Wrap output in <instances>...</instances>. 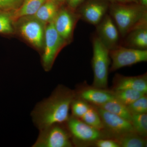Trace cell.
<instances>
[{
  "label": "cell",
  "mask_w": 147,
  "mask_h": 147,
  "mask_svg": "<svg viewBox=\"0 0 147 147\" xmlns=\"http://www.w3.org/2000/svg\"><path fill=\"white\" fill-rule=\"evenodd\" d=\"M76 92L59 85L49 97L38 102L31 113L33 122L40 130L51 125L66 123L69 119Z\"/></svg>",
  "instance_id": "obj_1"
},
{
  "label": "cell",
  "mask_w": 147,
  "mask_h": 147,
  "mask_svg": "<svg viewBox=\"0 0 147 147\" xmlns=\"http://www.w3.org/2000/svg\"><path fill=\"white\" fill-rule=\"evenodd\" d=\"M119 3L112 6L110 14L122 36H125L136 28L147 26V8L139 4L126 5Z\"/></svg>",
  "instance_id": "obj_2"
},
{
  "label": "cell",
  "mask_w": 147,
  "mask_h": 147,
  "mask_svg": "<svg viewBox=\"0 0 147 147\" xmlns=\"http://www.w3.org/2000/svg\"><path fill=\"white\" fill-rule=\"evenodd\" d=\"M110 63L109 50L97 36L93 40L92 66L94 73L93 86L106 89L108 88V71Z\"/></svg>",
  "instance_id": "obj_3"
},
{
  "label": "cell",
  "mask_w": 147,
  "mask_h": 147,
  "mask_svg": "<svg viewBox=\"0 0 147 147\" xmlns=\"http://www.w3.org/2000/svg\"><path fill=\"white\" fill-rule=\"evenodd\" d=\"M44 43L42 64L45 70L49 71L60 51L67 43L56 30L53 21L47 24L45 26Z\"/></svg>",
  "instance_id": "obj_4"
},
{
  "label": "cell",
  "mask_w": 147,
  "mask_h": 147,
  "mask_svg": "<svg viewBox=\"0 0 147 147\" xmlns=\"http://www.w3.org/2000/svg\"><path fill=\"white\" fill-rule=\"evenodd\" d=\"M61 124H55L39 130L33 147H71L72 142L68 131Z\"/></svg>",
  "instance_id": "obj_5"
},
{
  "label": "cell",
  "mask_w": 147,
  "mask_h": 147,
  "mask_svg": "<svg viewBox=\"0 0 147 147\" xmlns=\"http://www.w3.org/2000/svg\"><path fill=\"white\" fill-rule=\"evenodd\" d=\"M16 21L18 32L24 39L37 49L42 48L46 24L32 16L21 17Z\"/></svg>",
  "instance_id": "obj_6"
},
{
  "label": "cell",
  "mask_w": 147,
  "mask_h": 147,
  "mask_svg": "<svg viewBox=\"0 0 147 147\" xmlns=\"http://www.w3.org/2000/svg\"><path fill=\"white\" fill-rule=\"evenodd\" d=\"M109 53L112 61L111 71L147 61V50L117 46L109 50Z\"/></svg>",
  "instance_id": "obj_7"
},
{
  "label": "cell",
  "mask_w": 147,
  "mask_h": 147,
  "mask_svg": "<svg viewBox=\"0 0 147 147\" xmlns=\"http://www.w3.org/2000/svg\"><path fill=\"white\" fill-rule=\"evenodd\" d=\"M66 123L71 137L76 142H95L102 137L100 130L73 116L69 117Z\"/></svg>",
  "instance_id": "obj_8"
},
{
  "label": "cell",
  "mask_w": 147,
  "mask_h": 147,
  "mask_svg": "<svg viewBox=\"0 0 147 147\" xmlns=\"http://www.w3.org/2000/svg\"><path fill=\"white\" fill-rule=\"evenodd\" d=\"M102 121L104 128H106L118 137L135 132L131 123L119 116L96 106Z\"/></svg>",
  "instance_id": "obj_9"
},
{
  "label": "cell",
  "mask_w": 147,
  "mask_h": 147,
  "mask_svg": "<svg viewBox=\"0 0 147 147\" xmlns=\"http://www.w3.org/2000/svg\"><path fill=\"white\" fill-rule=\"evenodd\" d=\"M80 17L79 13H74L69 9L63 8L59 9L53 20L56 30L67 42L71 40L74 27Z\"/></svg>",
  "instance_id": "obj_10"
},
{
  "label": "cell",
  "mask_w": 147,
  "mask_h": 147,
  "mask_svg": "<svg viewBox=\"0 0 147 147\" xmlns=\"http://www.w3.org/2000/svg\"><path fill=\"white\" fill-rule=\"evenodd\" d=\"M97 37L109 50L117 47L119 32L111 16L105 15L97 25Z\"/></svg>",
  "instance_id": "obj_11"
},
{
  "label": "cell",
  "mask_w": 147,
  "mask_h": 147,
  "mask_svg": "<svg viewBox=\"0 0 147 147\" xmlns=\"http://www.w3.org/2000/svg\"><path fill=\"white\" fill-rule=\"evenodd\" d=\"M136 90L145 94L147 92V74L140 76H125L118 74L114 82V90Z\"/></svg>",
  "instance_id": "obj_12"
},
{
  "label": "cell",
  "mask_w": 147,
  "mask_h": 147,
  "mask_svg": "<svg viewBox=\"0 0 147 147\" xmlns=\"http://www.w3.org/2000/svg\"><path fill=\"white\" fill-rule=\"evenodd\" d=\"M76 96H78L80 99L95 106L102 105L115 98L113 91L94 87L82 89Z\"/></svg>",
  "instance_id": "obj_13"
},
{
  "label": "cell",
  "mask_w": 147,
  "mask_h": 147,
  "mask_svg": "<svg viewBox=\"0 0 147 147\" xmlns=\"http://www.w3.org/2000/svg\"><path fill=\"white\" fill-rule=\"evenodd\" d=\"M107 9L108 5L105 3L92 2L84 5L79 14L90 24L97 25L105 16Z\"/></svg>",
  "instance_id": "obj_14"
},
{
  "label": "cell",
  "mask_w": 147,
  "mask_h": 147,
  "mask_svg": "<svg viewBox=\"0 0 147 147\" xmlns=\"http://www.w3.org/2000/svg\"><path fill=\"white\" fill-rule=\"evenodd\" d=\"M59 10V3L54 0H47L36 13L32 16L47 24L53 22Z\"/></svg>",
  "instance_id": "obj_15"
},
{
  "label": "cell",
  "mask_w": 147,
  "mask_h": 147,
  "mask_svg": "<svg viewBox=\"0 0 147 147\" xmlns=\"http://www.w3.org/2000/svg\"><path fill=\"white\" fill-rule=\"evenodd\" d=\"M126 43L130 48L146 50L147 48V26L139 27L128 34Z\"/></svg>",
  "instance_id": "obj_16"
},
{
  "label": "cell",
  "mask_w": 147,
  "mask_h": 147,
  "mask_svg": "<svg viewBox=\"0 0 147 147\" xmlns=\"http://www.w3.org/2000/svg\"><path fill=\"white\" fill-rule=\"evenodd\" d=\"M47 0H24L21 6L16 10L11 12L13 21L25 17L34 15L40 7Z\"/></svg>",
  "instance_id": "obj_17"
},
{
  "label": "cell",
  "mask_w": 147,
  "mask_h": 147,
  "mask_svg": "<svg viewBox=\"0 0 147 147\" xmlns=\"http://www.w3.org/2000/svg\"><path fill=\"white\" fill-rule=\"evenodd\" d=\"M96 106L117 115L131 123L132 115L129 110L127 106L124 105L115 98L109 100L102 105Z\"/></svg>",
  "instance_id": "obj_18"
},
{
  "label": "cell",
  "mask_w": 147,
  "mask_h": 147,
  "mask_svg": "<svg viewBox=\"0 0 147 147\" xmlns=\"http://www.w3.org/2000/svg\"><path fill=\"white\" fill-rule=\"evenodd\" d=\"M113 92L115 98L126 106L146 94L139 91L131 89L113 91Z\"/></svg>",
  "instance_id": "obj_19"
},
{
  "label": "cell",
  "mask_w": 147,
  "mask_h": 147,
  "mask_svg": "<svg viewBox=\"0 0 147 147\" xmlns=\"http://www.w3.org/2000/svg\"><path fill=\"white\" fill-rule=\"evenodd\" d=\"M118 143L120 147H147V141L145 138L140 136L136 132L125 134L118 137Z\"/></svg>",
  "instance_id": "obj_20"
},
{
  "label": "cell",
  "mask_w": 147,
  "mask_h": 147,
  "mask_svg": "<svg viewBox=\"0 0 147 147\" xmlns=\"http://www.w3.org/2000/svg\"><path fill=\"white\" fill-rule=\"evenodd\" d=\"M80 119L98 130H100L104 129L102 121L95 107L94 108L90 106L86 113Z\"/></svg>",
  "instance_id": "obj_21"
},
{
  "label": "cell",
  "mask_w": 147,
  "mask_h": 147,
  "mask_svg": "<svg viewBox=\"0 0 147 147\" xmlns=\"http://www.w3.org/2000/svg\"><path fill=\"white\" fill-rule=\"evenodd\" d=\"M131 123L137 134L144 138L147 137V113L132 115Z\"/></svg>",
  "instance_id": "obj_22"
},
{
  "label": "cell",
  "mask_w": 147,
  "mask_h": 147,
  "mask_svg": "<svg viewBox=\"0 0 147 147\" xmlns=\"http://www.w3.org/2000/svg\"><path fill=\"white\" fill-rule=\"evenodd\" d=\"M11 12L0 11V34H12L14 31Z\"/></svg>",
  "instance_id": "obj_23"
},
{
  "label": "cell",
  "mask_w": 147,
  "mask_h": 147,
  "mask_svg": "<svg viewBox=\"0 0 147 147\" xmlns=\"http://www.w3.org/2000/svg\"><path fill=\"white\" fill-rule=\"evenodd\" d=\"M90 107L88 102L80 98H76L73 100L71 104V108L72 116L80 119L86 113Z\"/></svg>",
  "instance_id": "obj_24"
},
{
  "label": "cell",
  "mask_w": 147,
  "mask_h": 147,
  "mask_svg": "<svg viewBox=\"0 0 147 147\" xmlns=\"http://www.w3.org/2000/svg\"><path fill=\"white\" fill-rule=\"evenodd\" d=\"M131 115L143 114L147 113V97L146 94L131 104L127 105Z\"/></svg>",
  "instance_id": "obj_25"
},
{
  "label": "cell",
  "mask_w": 147,
  "mask_h": 147,
  "mask_svg": "<svg viewBox=\"0 0 147 147\" xmlns=\"http://www.w3.org/2000/svg\"><path fill=\"white\" fill-rule=\"evenodd\" d=\"M24 0H0V11L12 12L21 6Z\"/></svg>",
  "instance_id": "obj_26"
},
{
  "label": "cell",
  "mask_w": 147,
  "mask_h": 147,
  "mask_svg": "<svg viewBox=\"0 0 147 147\" xmlns=\"http://www.w3.org/2000/svg\"><path fill=\"white\" fill-rule=\"evenodd\" d=\"M95 142L96 146L98 147H119L118 142L113 140L100 139Z\"/></svg>",
  "instance_id": "obj_27"
},
{
  "label": "cell",
  "mask_w": 147,
  "mask_h": 147,
  "mask_svg": "<svg viewBox=\"0 0 147 147\" xmlns=\"http://www.w3.org/2000/svg\"><path fill=\"white\" fill-rule=\"evenodd\" d=\"M85 0H67L70 9L74 10L76 9Z\"/></svg>",
  "instance_id": "obj_28"
},
{
  "label": "cell",
  "mask_w": 147,
  "mask_h": 147,
  "mask_svg": "<svg viewBox=\"0 0 147 147\" xmlns=\"http://www.w3.org/2000/svg\"><path fill=\"white\" fill-rule=\"evenodd\" d=\"M139 5L145 8L147 7V0H139Z\"/></svg>",
  "instance_id": "obj_29"
},
{
  "label": "cell",
  "mask_w": 147,
  "mask_h": 147,
  "mask_svg": "<svg viewBox=\"0 0 147 147\" xmlns=\"http://www.w3.org/2000/svg\"><path fill=\"white\" fill-rule=\"evenodd\" d=\"M109 1L114 3H121L130 2L129 0H109Z\"/></svg>",
  "instance_id": "obj_30"
},
{
  "label": "cell",
  "mask_w": 147,
  "mask_h": 147,
  "mask_svg": "<svg viewBox=\"0 0 147 147\" xmlns=\"http://www.w3.org/2000/svg\"><path fill=\"white\" fill-rule=\"evenodd\" d=\"M55 2L57 3H58L59 4L61 3H63L65 1H67V0H54Z\"/></svg>",
  "instance_id": "obj_31"
},
{
  "label": "cell",
  "mask_w": 147,
  "mask_h": 147,
  "mask_svg": "<svg viewBox=\"0 0 147 147\" xmlns=\"http://www.w3.org/2000/svg\"><path fill=\"white\" fill-rule=\"evenodd\" d=\"M129 1L130 2H134L136 3H139V0H129Z\"/></svg>",
  "instance_id": "obj_32"
}]
</instances>
